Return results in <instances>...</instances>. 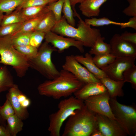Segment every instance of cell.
<instances>
[{"instance_id": "cell-21", "label": "cell", "mask_w": 136, "mask_h": 136, "mask_svg": "<svg viewBox=\"0 0 136 136\" xmlns=\"http://www.w3.org/2000/svg\"><path fill=\"white\" fill-rule=\"evenodd\" d=\"M22 120L15 114L7 119L6 127L11 136H16L22 131L23 126Z\"/></svg>"}, {"instance_id": "cell-9", "label": "cell", "mask_w": 136, "mask_h": 136, "mask_svg": "<svg viewBox=\"0 0 136 136\" xmlns=\"http://www.w3.org/2000/svg\"><path fill=\"white\" fill-rule=\"evenodd\" d=\"M62 67L63 69L71 73L85 84L91 82L101 83L99 80L75 59L74 55L66 56Z\"/></svg>"}, {"instance_id": "cell-13", "label": "cell", "mask_w": 136, "mask_h": 136, "mask_svg": "<svg viewBox=\"0 0 136 136\" xmlns=\"http://www.w3.org/2000/svg\"><path fill=\"white\" fill-rule=\"evenodd\" d=\"M110 53L116 57L136 56V45L121 39L116 34L110 39Z\"/></svg>"}, {"instance_id": "cell-43", "label": "cell", "mask_w": 136, "mask_h": 136, "mask_svg": "<svg viewBox=\"0 0 136 136\" xmlns=\"http://www.w3.org/2000/svg\"><path fill=\"white\" fill-rule=\"evenodd\" d=\"M3 12L0 11V27L1 26L2 21L4 15Z\"/></svg>"}, {"instance_id": "cell-39", "label": "cell", "mask_w": 136, "mask_h": 136, "mask_svg": "<svg viewBox=\"0 0 136 136\" xmlns=\"http://www.w3.org/2000/svg\"><path fill=\"white\" fill-rule=\"evenodd\" d=\"M123 40L136 45V33H131L126 31L120 35Z\"/></svg>"}, {"instance_id": "cell-27", "label": "cell", "mask_w": 136, "mask_h": 136, "mask_svg": "<svg viewBox=\"0 0 136 136\" xmlns=\"http://www.w3.org/2000/svg\"><path fill=\"white\" fill-rule=\"evenodd\" d=\"M23 0H0V11L6 14L10 13L19 7Z\"/></svg>"}, {"instance_id": "cell-20", "label": "cell", "mask_w": 136, "mask_h": 136, "mask_svg": "<svg viewBox=\"0 0 136 136\" xmlns=\"http://www.w3.org/2000/svg\"><path fill=\"white\" fill-rule=\"evenodd\" d=\"M14 84L13 76L6 65L0 66V93L8 91Z\"/></svg>"}, {"instance_id": "cell-18", "label": "cell", "mask_w": 136, "mask_h": 136, "mask_svg": "<svg viewBox=\"0 0 136 136\" xmlns=\"http://www.w3.org/2000/svg\"><path fill=\"white\" fill-rule=\"evenodd\" d=\"M107 89L110 97L114 98L123 97L124 93L122 87L125 82L123 81H117L108 77L99 80Z\"/></svg>"}, {"instance_id": "cell-30", "label": "cell", "mask_w": 136, "mask_h": 136, "mask_svg": "<svg viewBox=\"0 0 136 136\" xmlns=\"http://www.w3.org/2000/svg\"><path fill=\"white\" fill-rule=\"evenodd\" d=\"M62 12L63 16L67 22L70 25L75 27L76 25L75 21L70 0H64Z\"/></svg>"}, {"instance_id": "cell-14", "label": "cell", "mask_w": 136, "mask_h": 136, "mask_svg": "<svg viewBox=\"0 0 136 136\" xmlns=\"http://www.w3.org/2000/svg\"><path fill=\"white\" fill-rule=\"evenodd\" d=\"M20 90L17 85L14 84L8 91L6 97L10 102L15 114L23 120L28 118L29 114L27 109L22 107L19 100L18 95Z\"/></svg>"}, {"instance_id": "cell-29", "label": "cell", "mask_w": 136, "mask_h": 136, "mask_svg": "<svg viewBox=\"0 0 136 136\" xmlns=\"http://www.w3.org/2000/svg\"><path fill=\"white\" fill-rule=\"evenodd\" d=\"M32 32L9 36L14 47L23 46L30 45V38Z\"/></svg>"}, {"instance_id": "cell-41", "label": "cell", "mask_w": 136, "mask_h": 136, "mask_svg": "<svg viewBox=\"0 0 136 136\" xmlns=\"http://www.w3.org/2000/svg\"><path fill=\"white\" fill-rule=\"evenodd\" d=\"M0 136H11L6 127L0 125Z\"/></svg>"}, {"instance_id": "cell-35", "label": "cell", "mask_w": 136, "mask_h": 136, "mask_svg": "<svg viewBox=\"0 0 136 136\" xmlns=\"http://www.w3.org/2000/svg\"><path fill=\"white\" fill-rule=\"evenodd\" d=\"M45 33L39 31H32L30 37L29 44L38 49L45 39Z\"/></svg>"}, {"instance_id": "cell-16", "label": "cell", "mask_w": 136, "mask_h": 136, "mask_svg": "<svg viewBox=\"0 0 136 136\" xmlns=\"http://www.w3.org/2000/svg\"><path fill=\"white\" fill-rule=\"evenodd\" d=\"M108 0H83L79 6L80 10L84 16L88 18L99 15L100 8Z\"/></svg>"}, {"instance_id": "cell-8", "label": "cell", "mask_w": 136, "mask_h": 136, "mask_svg": "<svg viewBox=\"0 0 136 136\" xmlns=\"http://www.w3.org/2000/svg\"><path fill=\"white\" fill-rule=\"evenodd\" d=\"M110 96L108 91L85 99V105L90 111L95 113L99 114L115 120L109 103Z\"/></svg>"}, {"instance_id": "cell-26", "label": "cell", "mask_w": 136, "mask_h": 136, "mask_svg": "<svg viewBox=\"0 0 136 136\" xmlns=\"http://www.w3.org/2000/svg\"><path fill=\"white\" fill-rule=\"evenodd\" d=\"M24 21L20 10L17 9L10 14L4 15L1 26Z\"/></svg>"}, {"instance_id": "cell-15", "label": "cell", "mask_w": 136, "mask_h": 136, "mask_svg": "<svg viewBox=\"0 0 136 136\" xmlns=\"http://www.w3.org/2000/svg\"><path fill=\"white\" fill-rule=\"evenodd\" d=\"M107 91L106 87L101 83L91 82L84 84L74 94L76 98L84 100L89 97Z\"/></svg>"}, {"instance_id": "cell-34", "label": "cell", "mask_w": 136, "mask_h": 136, "mask_svg": "<svg viewBox=\"0 0 136 136\" xmlns=\"http://www.w3.org/2000/svg\"><path fill=\"white\" fill-rule=\"evenodd\" d=\"M23 22L7 24L1 26L0 37L12 35L20 28Z\"/></svg>"}, {"instance_id": "cell-17", "label": "cell", "mask_w": 136, "mask_h": 136, "mask_svg": "<svg viewBox=\"0 0 136 136\" xmlns=\"http://www.w3.org/2000/svg\"><path fill=\"white\" fill-rule=\"evenodd\" d=\"M75 59L81 64H83L88 70L97 79L100 80L108 77L106 73L101 69L99 68L94 62L91 55L86 53L85 56L77 55L74 56Z\"/></svg>"}, {"instance_id": "cell-2", "label": "cell", "mask_w": 136, "mask_h": 136, "mask_svg": "<svg viewBox=\"0 0 136 136\" xmlns=\"http://www.w3.org/2000/svg\"><path fill=\"white\" fill-rule=\"evenodd\" d=\"M77 27L69 24L63 16L56 21L51 31L60 35L74 39L81 42L83 46L92 47L97 38L101 36L99 29L91 28L83 20L80 16Z\"/></svg>"}, {"instance_id": "cell-32", "label": "cell", "mask_w": 136, "mask_h": 136, "mask_svg": "<svg viewBox=\"0 0 136 136\" xmlns=\"http://www.w3.org/2000/svg\"><path fill=\"white\" fill-rule=\"evenodd\" d=\"M123 81L130 83L132 88L136 90V66L135 64L128 68L123 73Z\"/></svg>"}, {"instance_id": "cell-38", "label": "cell", "mask_w": 136, "mask_h": 136, "mask_svg": "<svg viewBox=\"0 0 136 136\" xmlns=\"http://www.w3.org/2000/svg\"><path fill=\"white\" fill-rule=\"evenodd\" d=\"M129 3L128 6L123 11L127 16H136V0H127Z\"/></svg>"}, {"instance_id": "cell-36", "label": "cell", "mask_w": 136, "mask_h": 136, "mask_svg": "<svg viewBox=\"0 0 136 136\" xmlns=\"http://www.w3.org/2000/svg\"><path fill=\"white\" fill-rule=\"evenodd\" d=\"M15 114L14 110L9 100L6 98L4 104L0 108V114L3 119L6 121L7 119Z\"/></svg>"}, {"instance_id": "cell-25", "label": "cell", "mask_w": 136, "mask_h": 136, "mask_svg": "<svg viewBox=\"0 0 136 136\" xmlns=\"http://www.w3.org/2000/svg\"><path fill=\"white\" fill-rule=\"evenodd\" d=\"M46 14L25 21L19 29L10 35L30 32L34 31Z\"/></svg>"}, {"instance_id": "cell-40", "label": "cell", "mask_w": 136, "mask_h": 136, "mask_svg": "<svg viewBox=\"0 0 136 136\" xmlns=\"http://www.w3.org/2000/svg\"><path fill=\"white\" fill-rule=\"evenodd\" d=\"M83 0H70V2L73 9L74 15L75 16L77 17L80 16V15L77 13L75 8L76 5L78 3H80Z\"/></svg>"}, {"instance_id": "cell-6", "label": "cell", "mask_w": 136, "mask_h": 136, "mask_svg": "<svg viewBox=\"0 0 136 136\" xmlns=\"http://www.w3.org/2000/svg\"><path fill=\"white\" fill-rule=\"evenodd\" d=\"M85 105L83 100L74 96L61 100L58 105V109L49 116L48 130L51 136H59L61 127L64 121L77 109Z\"/></svg>"}, {"instance_id": "cell-11", "label": "cell", "mask_w": 136, "mask_h": 136, "mask_svg": "<svg viewBox=\"0 0 136 136\" xmlns=\"http://www.w3.org/2000/svg\"><path fill=\"white\" fill-rule=\"evenodd\" d=\"M45 39V41L51 43L59 53L71 47L76 48L82 53L84 51V46L80 41L71 38L64 37L51 31L46 34Z\"/></svg>"}, {"instance_id": "cell-7", "label": "cell", "mask_w": 136, "mask_h": 136, "mask_svg": "<svg viewBox=\"0 0 136 136\" xmlns=\"http://www.w3.org/2000/svg\"><path fill=\"white\" fill-rule=\"evenodd\" d=\"M109 103L116 120L124 131L130 136H136V108L135 105H126L118 102L117 98H110Z\"/></svg>"}, {"instance_id": "cell-23", "label": "cell", "mask_w": 136, "mask_h": 136, "mask_svg": "<svg viewBox=\"0 0 136 136\" xmlns=\"http://www.w3.org/2000/svg\"><path fill=\"white\" fill-rule=\"evenodd\" d=\"M56 22L55 16L51 11H50L40 21L34 31H38L46 34L51 31Z\"/></svg>"}, {"instance_id": "cell-12", "label": "cell", "mask_w": 136, "mask_h": 136, "mask_svg": "<svg viewBox=\"0 0 136 136\" xmlns=\"http://www.w3.org/2000/svg\"><path fill=\"white\" fill-rule=\"evenodd\" d=\"M95 115L96 128L100 130L104 136L128 135L116 120L98 113H95Z\"/></svg>"}, {"instance_id": "cell-3", "label": "cell", "mask_w": 136, "mask_h": 136, "mask_svg": "<svg viewBox=\"0 0 136 136\" xmlns=\"http://www.w3.org/2000/svg\"><path fill=\"white\" fill-rule=\"evenodd\" d=\"M96 128L95 113L85 104L69 117L62 136H90Z\"/></svg>"}, {"instance_id": "cell-5", "label": "cell", "mask_w": 136, "mask_h": 136, "mask_svg": "<svg viewBox=\"0 0 136 136\" xmlns=\"http://www.w3.org/2000/svg\"><path fill=\"white\" fill-rule=\"evenodd\" d=\"M39 48L36 56L27 60L29 67L48 80L53 79L60 74V71L52 62L51 58L52 53L57 50L46 41Z\"/></svg>"}, {"instance_id": "cell-33", "label": "cell", "mask_w": 136, "mask_h": 136, "mask_svg": "<svg viewBox=\"0 0 136 136\" xmlns=\"http://www.w3.org/2000/svg\"><path fill=\"white\" fill-rule=\"evenodd\" d=\"M64 0H58L57 1L47 4L50 11L53 13L56 21H59L62 16L61 13Z\"/></svg>"}, {"instance_id": "cell-45", "label": "cell", "mask_w": 136, "mask_h": 136, "mask_svg": "<svg viewBox=\"0 0 136 136\" xmlns=\"http://www.w3.org/2000/svg\"><path fill=\"white\" fill-rule=\"evenodd\" d=\"M58 0H46L47 4L55 2Z\"/></svg>"}, {"instance_id": "cell-37", "label": "cell", "mask_w": 136, "mask_h": 136, "mask_svg": "<svg viewBox=\"0 0 136 136\" xmlns=\"http://www.w3.org/2000/svg\"><path fill=\"white\" fill-rule=\"evenodd\" d=\"M46 5L47 4L46 0H23L22 4L17 9Z\"/></svg>"}, {"instance_id": "cell-42", "label": "cell", "mask_w": 136, "mask_h": 136, "mask_svg": "<svg viewBox=\"0 0 136 136\" xmlns=\"http://www.w3.org/2000/svg\"><path fill=\"white\" fill-rule=\"evenodd\" d=\"M91 136H104L102 132L99 129L96 128L93 131Z\"/></svg>"}, {"instance_id": "cell-22", "label": "cell", "mask_w": 136, "mask_h": 136, "mask_svg": "<svg viewBox=\"0 0 136 136\" xmlns=\"http://www.w3.org/2000/svg\"><path fill=\"white\" fill-rule=\"evenodd\" d=\"M84 21L87 24L94 26H100L113 24L120 26L121 28L128 27L129 23L128 21L125 23L115 22L105 17L100 18L92 17L90 19H85Z\"/></svg>"}, {"instance_id": "cell-28", "label": "cell", "mask_w": 136, "mask_h": 136, "mask_svg": "<svg viewBox=\"0 0 136 136\" xmlns=\"http://www.w3.org/2000/svg\"><path fill=\"white\" fill-rule=\"evenodd\" d=\"M116 58L113 54L109 53L95 55L92 59L96 66L101 69L111 63Z\"/></svg>"}, {"instance_id": "cell-24", "label": "cell", "mask_w": 136, "mask_h": 136, "mask_svg": "<svg viewBox=\"0 0 136 136\" xmlns=\"http://www.w3.org/2000/svg\"><path fill=\"white\" fill-rule=\"evenodd\" d=\"M105 39V38L101 36L99 37L93 46L91 48L89 53L95 55L110 53V45L104 42Z\"/></svg>"}, {"instance_id": "cell-31", "label": "cell", "mask_w": 136, "mask_h": 136, "mask_svg": "<svg viewBox=\"0 0 136 136\" xmlns=\"http://www.w3.org/2000/svg\"><path fill=\"white\" fill-rule=\"evenodd\" d=\"M14 47L27 60L35 57L37 55L38 51V48L30 45L15 46Z\"/></svg>"}, {"instance_id": "cell-10", "label": "cell", "mask_w": 136, "mask_h": 136, "mask_svg": "<svg viewBox=\"0 0 136 136\" xmlns=\"http://www.w3.org/2000/svg\"><path fill=\"white\" fill-rule=\"evenodd\" d=\"M136 58V56L116 57L111 63L101 69L108 77L115 81H123V73L135 64Z\"/></svg>"}, {"instance_id": "cell-19", "label": "cell", "mask_w": 136, "mask_h": 136, "mask_svg": "<svg viewBox=\"0 0 136 136\" xmlns=\"http://www.w3.org/2000/svg\"><path fill=\"white\" fill-rule=\"evenodd\" d=\"M20 9L25 21L46 14L50 11L47 5L28 7Z\"/></svg>"}, {"instance_id": "cell-4", "label": "cell", "mask_w": 136, "mask_h": 136, "mask_svg": "<svg viewBox=\"0 0 136 136\" xmlns=\"http://www.w3.org/2000/svg\"><path fill=\"white\" fill-rule=\"evenodd\" d=\"M0 64L12 66L20 78L29 67L27 60L15 48L9 36L0 37Z\"/></svg>"}, {"instance_id": "cell-44", "label": "cell", "mask_w": 136, "mask_h": 136, "mask_svg": "<svg viewBox=\"0 0 136 136\" xmlns=\"http://www.w3.org/2000/svg\"><path fill=\"white\" fill-rule=\"evenodd\" d=\"M1 106H0V108ZM0 124H2V125L3 126L6 125V123L5 121L2 118L0 114Z\"/></svg>"}, {"instance_id": "cell-1", "label": "cell", "mask_w": 136, "mask_h": 136, "mask_svg": "<svg viewBox=\"0 0 136 136\" xmlns=\"http://www.w3.org/2000/svg\"><path fill=\"white\" fill-rule=\"evenodd\" d=\"M84 84L71 73L62 69L58 76L40 84L37 89L41 95L58 99L71 96Z\"/></svg>"}]
</instances>
